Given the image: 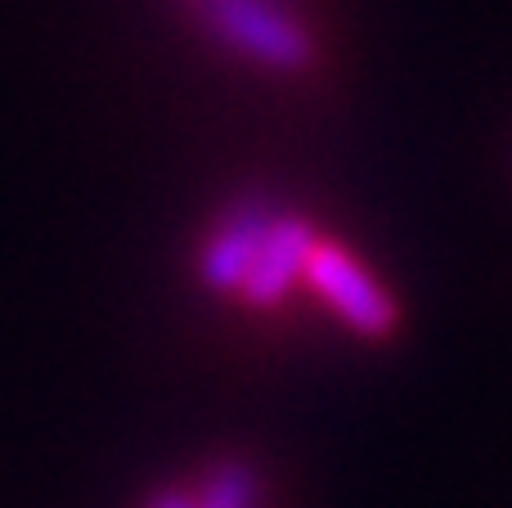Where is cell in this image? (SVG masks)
<instances>
[{
  "label": "cell",
  "mask_w": 512,
  "mask_h": 508,
  "mask_svg": "<svg viewBox=\"0 0 512 508\" xmlns=\"http://www.w3.org/2000/svg\"><path fill=\"white\" fill-rule=\"evenodd\" d=\"M256 500V477L248 464H221L207 482V495L198 508H252Z\"/></svg>",
  "instance_id": "obj_5"
},
{
  "label": "cell",
  "mask_w": 512,
  "mask_h": 508,
  "mask_svg": "<svg viewBox=\"0 0 512 508\" xmlns=\"http://www.w3.org/2000/svg\"><path fill=\"white\" fill-rule=\"evenodd\" d=\"M315 230L301 216H274L265 230L261 248H256L248 275H243L239 293L248 306H274L292 288V279L306 275V257L315 248Z\"/></svg>",
  "instance_id": "obj_3"
},
{
  "label": "cell",
  "mask_w": 512,
  "mask_h": 508,
  "mask_svg": "<svg viewBox=\"0 0 512 508\" xmlns=\"http://www.w3.org/2000/svg\"><path fill=\"white\" fill-rule=\"evenodd\" d=\"M306 279L324 293V302L355 329L360 338H391L400 324V306L378 288V279L351 261L333 243H315L306 257Z\"/></svg>",
  "instance_id": "obj_2"
},
{
  "label": "cell",
  "mask_w": 512,
  "mask_h": 508,
  "mask_svg": "<svg viewBox=\"0 0 512 508\" xmlns=\"http://www.w3.org/2000/svg\"><path fill=\"white\" fill-rule=\"evenodd\" d=\"M207 23L230 50L274 72H301L315 63L310 32L274 0H198Z\"/></svg>",
  "instance_id": "obj_1"
},
{
  "label": "cell",
  "mask_w": 512,
  "mask_h": 508,
  "mask_svg": "<svg viewBox=\"0 0 512 508\" xmlns=\"http://www.w3.org/2000/svg\"><path fill=\"white\" fill-rule=\"evenodd\" d=\"M149 508H189L185 495H171V491H162V495H153V504Z\"/></svg>",
  "instance_id": "obj_6"
},
{
  "label": "cell",
  "mask_w": 512,
  "mask_h": 508,
  "mask_svg": "<svg viewBox=\"0 0 512 508\" xmlns=\"http://www.w3.org/2000/svg\"><path fill=\"white\" fill-rule=\"evenodd\" d=\"M274 212L270 203H261V198H243V203L230 207V216L221 221V230L207 239L203 248V261H198V270H203V284L216 288V293H239L243 275H248L256 248H261L265 230H270Z\"/></svg>",
  "instance_id": "obj_4"
}]
</instances>
